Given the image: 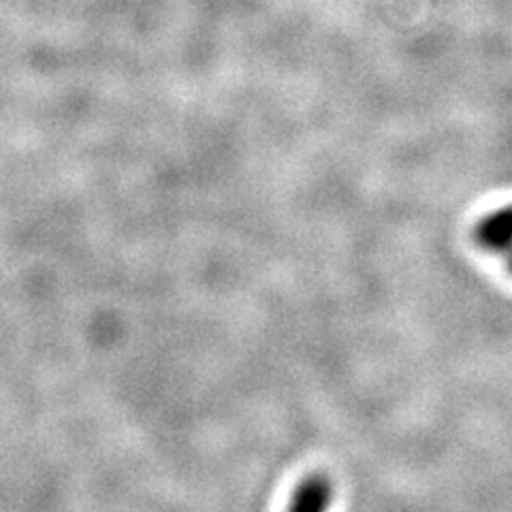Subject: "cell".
Segmentation results:
<instances>
[{
    "instance_id": "cell-1",
    "label": "cell",
    "mask_w": 512,
    "mask_h": 512,
    "mask_svg": "<svg viewBox=\"0 0 512 512\" xmlns=\"http://www.w3.org/2000/svg\"><path fill=\"white\" fill-rule=\"evenodd\" d=\"M474 244L489 254L512 250V203L480 218L472 229Z\"/></svg>"
},
{
    "instance_id": "cell-3",
    "label": "cell",
    "mask_w": 512,
    "mask_h": 512,
    "mask_svg": "<svg viewBox=\"0 0 512 512\" xmlns=\"http://www.w3.org/2000/svg\"><path fill=\"white\" fill-rule=\"evenodd\" d=\"M506 269H508V274L512 276V254L506 259Z\"/></svg>"
},
{
    "instance_id": "cell-2",
    "label": "cell",
    "mask_w": 512,
    "mask_h": 512,
    "mask_svg": "<svg viewBox=\"0 0 512 512\" xmlns=\"http://www.w3.org/2000/svg\"><path fill=\"white\" fill-rule=\"evenodd\" d=\"M333 502V485L323 474H310L301 480L293 491L291 510L295 512H320L327 510Z\"/></svg>"
}]
</instances>
